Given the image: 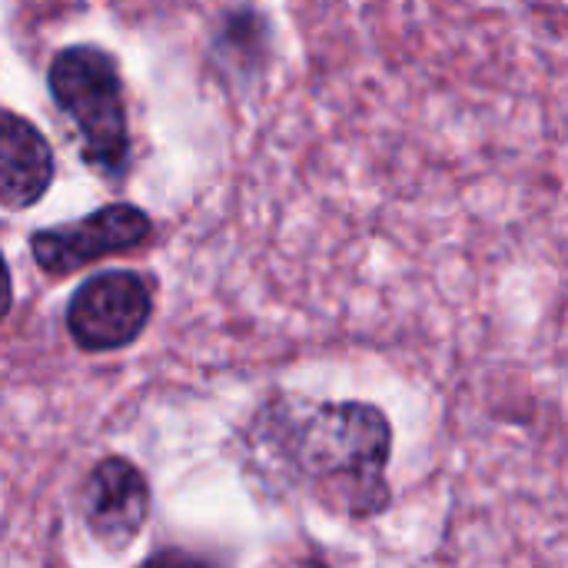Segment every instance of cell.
<instances>
[{
    "label": "cell",
    "mask_w": 568,
    "mask_h": 568,
    "mask_svg": "<svg viewBox=\"0 0 568 568\" xmlns=\"http://www.w3.org/2000/svg\"><path fill=\"white\" fill-rule=\"evenodd\" d=\"M256 443L353 516H369L386 503L393 433L389 419L369 403H323L300 416L270 409Z\"/></svg>",
    "instance_id": "obj_1"
},
{
    "label": "cell",
    "mask_w": 568,
    "mask_h": 568,
    "mask_svg": "<svg viewBox=\"0 0 568 568\" xmlns=\"http://www.w3.org/2000/svg\"><path fill=\"white\" fill-rule=\"evenodd\" d=\"M47 83L60 110L73 120L87 163L103 176H120L130 156V133L116 60L93 43L63 47L50 60Z\"/></svg>",
    "instance_id": "obj_2"
},
{
    "label": "cell",
    "mask_w": 568,
    "mask_h": 568,
    "mask_svg": "<svg viewBox=\"0 0 568 568\" xmlns=\"http://www.w3.org/2000/svg\"><path fill=\"white\" fill-rule=\"evenodd\" d=\"M153 293L143 276L110 270L90 276L67 303L70 339L87 353H110L130 346L150 323Z\"/></svg>",
    "instance_id": "obj_3"
},
{
    "label": "cell",
    "mask_w": 568,
    "mask_h": 568,
    "mask_svg": "<svg viewBox=\"0 0 568 568\" xmlns=\"http://www.w3.org/2000/svg\"><path fill=\"white\" fill-rule=\"evenodd\" d=\"M150 236V216L133 203H110L83 220L43 226L30 236L37 266L47 276H67L93 260L126 253Z\"/></svg>",
    "instance_id": "obj_4"
},
{
    "label": "cell",
    "mask_w": 568,
    "mask_h": 568,
    "mask_svg": "<svg viewBox=\"0 0 568 568\" xmlns=\"http://www.w3.org/2000/svg\"><path fill=\"white\" fill-rule=\"evenodd\" d=\"M80 516L103 549H126L150 519V483L123 456L100 459L80 486Z\"/></svg>",
    "instance_id": "obj_5"
},
{
    "label": "cell",
    "mask_w": 568,
    "mask_h": 568,
    "mask_svg": "<svg viewBox=\"0 0 568 568\" xmlns=\"http://www.w3.org/2000/svg\"><path fill=\"white\" fill-rule=\"evenodd\" d=\"M53 183V153L43 133L10 113L0 110V206L27 210L33 206Z\"/></svg>",
    "instance_id": "obj_6"
},
{
    "label": "cell",
    "mask_w": 568,
    "mask_h": 568,
    "mask_svg": "<svg viewBox=\"0 0 568 568\" xmlns=\"http://www.w3.org/2000/svg\"><path fill=\"white\" fill-rule=\"evenodd\" d=\"M136 568H223L216 566L213 559L200 556V552H186V549H160L153 552L146 562H140Z\"/></svg>",
    "instance_id": "obj_7"
},
{
    "label": "cell",
    "mask_w": 568,
    "mask_h": 568,
    "mask_svg": "<svg viewBox=\"0 0 568 568\" xmlns=\"http://www.w3.org/2000/svg\"><path fill=\"white\" fill-rule=\"evenodd\" d=\"M10 303H13V283H10V270L0 256V320L10 313Z\"/></svg>",
    "instance_id": "obj_8"
},
{
    "label": "cell",
    "mask_w": 568,
    "mask_h": 568,
    "mask_svg": "<svg viewBox=\"0 0 568 568\" xmlns=\"http://www.w3.org/2000/svg\"><path fill=\"white\" fill-rule=\"evenodd\" d=\"M290 568H323L320 562H296V566H290Z\"/></svg>",
    "instance_id": "obj_9"
}]
</instances>
